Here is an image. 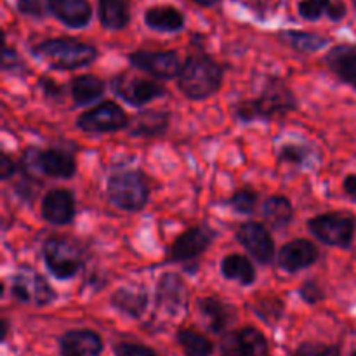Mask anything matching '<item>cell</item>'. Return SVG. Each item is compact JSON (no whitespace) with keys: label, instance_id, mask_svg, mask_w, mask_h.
Masks as SVG:
<instances>
[{"label":"cell","instance_id":"cell-37","mask_svg":"<svg viewBox=\"0 0 356 356\" xmlns=\"http://www.w3.org/2000/svg\"><path fill=\"white\" fill-rule=\"evenodd\" d=\"M299 296H301L302 301L308 302V305H318L320 301L325 299V292L320 287L318 282L315 280H306L305 284L299 287Z\"/></svg>","mask_w":356,"mask_h":356},{"label":"cell","instance_id":"cell-39","mask_svg":"<svg viewBox=\"0 0 356 356\" xmlns=\"http://www.w3.org/2000/svg\"><path fill=\"white\" fill-rule=\"evenodd\" d=\"M17 169H19V165H17L7 153H2V155H0V179L9 181L10 177H14V174L17 172Z\"/></svg>","mask_w":356,"mask_h":356},{"label":"cell","instance_id":"cell-23","mask_svg":"<svg viewBox=\"0 0 356 356\" xmlns=\"http://www.w3.org/2000/svg\"><path fill=\"white\" fill-rule=\"evenodd\" d=\"M110 305L111 308H115L122 315L129 316L132 320H138L148 309L149 298L145 289L120 287L111 294Z\"/></svg>","mask_w":356,"mask_h":356},{"label":"cell","instance_id":"cell-3","mask_svg":"<svg viewBox=\"0 0 356 356\" xmlns=\"http://www.w3.org/2000/svg\"><path fill=\"white\" fill-rule=\"evenodd\" d=\"M31 54L47 63L54 70H80L92 65L97 59V49L94 45L80 42L76 38L61 37L47 38L31 47Z\"/></svg>","mask_w":356,"mask_h":356},{"label":"cell","instance_id":"cell-18","mask_svg":"<svg viewBox=\"0 0 356 356\" xmlns=\"http://www.w3.org/2000/svg\"><path fill=\"white\" fill-rule=\"evenodd\" d=\"M103 348L99 334L89 329L68 330L59 337L61 356H101Z\"/></svg>","mask_w":356,"mask_h":356},{"label":"cell","instance_id":"cell-26","mask_svg":"<svg viewBox=\"0 0 356 356\" xmlns=\"http://www.w3.org/2000/svg\"><path fill=\"white\" fill-rule=\"evenodd\" d=\"M97 17L101 26L106 30H124L131 23V3L129 0H99Z\"/></svg>","mask_w":356,"mask_h":356},{"label":"cell","instance_id":"cell-7","mask_svg":"<svg viewBox=\"0 0 356 356\" xmlns=\"http://www.w3.org/2000/svg\"><path fill=\"white\" fill-rule=\"evenodd\" d=\"M308 229L325 245L348 249L355 238L356 221L353 216L346 212H325L313 216L308 221Z\"/></svg>","mask_w":356,"mask_h":356},{"label":"cell","instance_id":"cell-1","mask_svg":"<svg viewBox=\"0 0 356 356\" xmlns=\"http://www.w3.org/2000/svg\"><path fill=\"white\" fill-rule=\"evenodd\" d=\"M235 118L242 124L252 122H271L284 118L298 108V99L287 83L278 76H270L257 97L238 101L235 104Z\"/></svg>","mask_w":356,"mask_h":356},{"label":"cell","instance_id":"cell-41","mask_svg":"<svg viewBox=\"0 0 356 356\" xmlns=\"http://www.w3.org/2000/svg\"><path fill=\"white\" fill-rule=\"evenodd\" d=\"M348 9H346V3L343 2V0H330L329 3V9H327V14L325 16L329 17L330 21H341L344 19V16H346Z\"/></svg>","mask_w":356,"mask_h":356},{"label":"cell","instance_id":"cell-30","mask_svg":"<svg viewBox=\"0 0 356 356\" xmlns=\"http://www.w3.org/2000/svg\"><path fill=\"white\" fill-rule=\"evenodd\" d=\"M176 339L186 356H212L214 353V343L195 329L177 330Z\"/></svg>","mask_w":356,"mask_h":356},{"label":"cell","instance_id":"cell-8","mask_svg":"<svg viewBox=\"0 0 356 356\" xmlns=\"http://www.w3.org/2000/svg\"><path fill=\"white\" fill-rule=\"evenodd\" d=\"M131 118L115 101H103L76 117V127L86 134H111L125 131Z\"/></svg>","mask_w":356,"mask_h":356},{"label":"cell","instance_id":"cell-28","mask_svg":"<svg viewBox=\"0 0 356 356\" xmlns=\"http://www.w3.org/2000/svg\"><path fill=\"white\" fill-rule=\"evenodd\" d=\"M263 218L273 229H285L294 219L292 202L284 195H271L263 204Z\"/></svg>","mask_w":356,"mask_h":356},{"label":"cell","instance_id":"cell-27","mask_svg":"<svg viewBox=\"0 0 356 356\" xmlns=\"http://www.w3.org/2000/svg\"><path fill=\"white\" fill-rule=\"evenodd\" d=\"M106 83L96 75H79L70 83V94L76 106H87V104L96 103L97 99L104 96Z\"/></svg>","mask_w":356,"mask_h":356},{"label":"cell","instance_id":"cell-36","mask_svg":"<svg viewBox=\"0 0 356 356\" xmlns=\"http://www.w3.org/2000/svg\"><path fill=\"white\" fill-rule=\"evenodd\" d=\"M115 356H160L153 348L138 343H117L113 348Z\"/></svg>","mask_w":356,"mask_h":356},{"label":"cell","instance_id":"cell-20","mask_svg":"<svg viewBox=\"0 0 356 356\" xmlns=\"http://www.w3.org/2000/svg\"><path fill=\"white\" fill-rule=\"evenodd\" d=\"M170 124V115L163 110H141L131 118L127 131L132 138H162Z\"/></svg>","mask_w":356,"mask_h":356},{"label":"cell","instance_id":"cell-33","mask_svg":"<svg viewBox=\"0 0 356 356\" xmlns=\"http://www.w3.org/2000/svg\"><path fill=\"white\" fill-rule=\"evenodd\" d=\"M284 309H285V305L282 299L266 298V299H261V301L257 302L254 312H256V315L259 316L261 320H264L266 323L273 325L275 322H278V320L282 318Z\"/></svg>","mask_w":356,"mask_h":356},{"label":"cell","instance_id":"cell-9","mask_svg":"<svg viewBox=\"0 0 356 356\" xmlns=\"http://www.w3.org/2000/svg\"><path fill=\"white\" fill-rule=\"evenodd\" d=\"M10 294H13L14 301L21 302V305H33L38 308L52 305L58 299V294L51 287V284L33 268L26 266L19 268L13 275Z\"/></svg>","mask_w":356,"mask_h":356},{"label":"cell","instance_id":"cell-24","mask_svg":"<svg viewBox=\"0 0 356 356\" xmlns=\"http://www.w3.org/2000/svg\"><path fill=\"white\" fill-rule=\"evenodd\" d=\"M145 23L149 30L159 33H177L184 28V14L172 6L149 7L145 13Z\"/></svg>","mask_w":356,"mask_h":356},{"label":"cell","instance_id":"cell-29","mask_svg":"<svg viewBox=\"0 0 356 356\" xmlns=\"http://www.w3.org/2000/svg\"><path fill=\"white\" fill-rule=\"evenodd\" d=\"M280 40L284 42V44H287L291 49H294V51L306 52V54L318 52L320 49L327 47V44H329V38L327 37L298 30L284 31V33H280Z\"/></svg>","mask_w":356,"mask_h":356},{"label":"cell","instance_id":"cell-46","mask_svg":"<svg viewBox=\"0 0 356 356\" xmlns=\"http://www.w3.org/2000/svg\"><path fill=\"white\" fill-rule=\"evenodd\" d=\"M351 356H356V348L353 350V353H351Z\"/></svg>","mask_w":356,"mask_h":356},{"label":"cell","instance_id":"cell-44","mask_svg":"<svg viewBox=\"0 0 356 356\" xmlns=\"http://www.w3.org/2000/svg\"><path fill=\"white\" fill-rule=\"evenodd\" d=\"M191 2L198 3V6H202V7H212V6H216L219 0H191Z\"/></svg>","mask_w":356,"mask_h":356},{"label":"cell","instance_id":"cell-19","mask_svg":"<svg viewBox=\"0 0 356 356\" xmlns=\"http://www.w3.org/2000/svg\"><path fill=\"white\" fill-rule=\"evenodd\" d=\"M47 10L65 26L86 28L92 19V7L87 0H47Z\"/></svg>","mask_w":356,"mask_h":356},{"label":"cell","instance_id":"cell-47","mask_svg":"<svg viewBox=\"0 0 356 356\" xmlns=\"http://www.w3.org/2000/svg\"><path fill=\"white\" fill-rule=\"evenodd\" d=\"M353 2H355V3H356V0H353Z\"/></svg>","mask_w":356,"mask_h":356},{"label":"cell","instance_id":"cell-35","mask_svg":"<svg viewBox=\"0 0 356 356\" xmlns=\"http://www.w3.org/2000/svg\"><path fill=\"white\" fill-rule=\"evenodd\" d=\"M291 356H339V348L322 343H302Z\"/></svg>","mask_w":356,"mask_h":356},{"label":"cell","instance_id":"cell-11","mask_svg":"<svg viewBox=\"0 0 356 356\" xmlns=\"http://www.w3.org/2000/svg\"><path fill=\"white\" fill-rule=\"evenodd\" d=\"M218 232L212 229L211 226L198 225L193 228L186 229L184 233H181L176 240L172 242L169 249V263H177V264H186L193 263L204 252H207L209 247L214 243Z\"/></svg>","mask_w":356,"mask_h":356},{"label":"cell","instance_id":"cell-4","mask_svg":"<svg viewBox=\"0 0 356 356\" xmlns=\"http://www.w3.org/2000/svg\"><path fill=\"white\" fill-rule=\"evenodd\" d=\"M19 170L26 181H35L37 176L72 179L76 172V160L70 149L28 148L19 160Z\"/></svg>","mask_w":356,"mask_h":356},{"label":"cell","instance_id":"cell-15","mask_svg":"<svg viewBox=\"0 0 356 356\" xmlns=\"http://www.w3.org/2000/svg\"><path fill=\"white\" fill-rule=\"evenodd\" d=\"M155 305L160 312L179 316L188 308V291L184 280L177 273H163L156 284Z\"/></svg>","mask_w":356,"mask_h":356},{"label":"cell","instance_id":"cell-22","mask_svg":"<svg viewBox=\"0 0 356 356\" xmlns=\"http://www.w3.org/2000/svg\"><path fill=\"white\" fill-rule=\"evenodd\" d=\"M198 312L204 316L211 332L214 334H225L226 329L233 323V320L236 318L235 308L218 298L198 299Z\"/></svg>","mask_w":356,"mask_h":356},{"label":"cell","instance_id":"cell-32","mask_svg":"<svg viewBox=\"0 0 356 356\" xmlns=\"http://www.w3.org/2000/svg\"><path fill=\"white\" fill-rule=\"evenodd\" d=\"M257 200H259V195L252 190V188H240L236 190L232 197L228 198L226 204L232 207V211H235L236 214L242 216H250L256 211Z\"/></svg>","mask_w":356,"mask_h":356},{"label":"cell","instance_id":"cell-10","mask_svg":"<svg viewBox=\"0 0 356 356\" xmlns=\"http://www.w3.org/2000/svg\"><path fill=\"white\" fill-rule=\"evenodd\" d=\"M110 89L118 99L134 108H145L152 101L165 96V87L156 80L131 76L127 73L115 75L110 82Z\"/></svg>","mask_w":356,"mask_h":356},{"label":"cell","instance_id":"cell-12","mask_svg":"<svg viewBox=\"0 0 356 356\" xmlns=\"http://www.w3.org/2000/svg\"><path fill=\"white\" fill-rule=\"evenodd\" d=\"M236 242L250 254L256 263L271 264L275 256V240L264 225L257 221L242 222L236 229Z\"/></svg>","mask_w":356,"mask_h":356},{"label":"cell","instance_id":"cell-6","mask_svg":"<svg viewBox=\"0 0 356 356\" xmlns=\"http://www.w3.org/2000/svg\"><path fill=\"white\" fill-rule=\"evenodd\" d=\"M42 257L49 273L63 282L75 278L86 263L82 249L65 236H49L42 245Z\"/></svg>","mask_w":356,"mask_h":356},{"label":"cell","instance_id":"cell-21","mask_svg":"<svg viewBox=\"0 0 356 356\" xmlns=\"http://www.w3.org/2000/svg\"><path fill=\"white\" fill-rule=\"evenodd\" d=\"M325 63L330 72L348 86L356 89V45H334L325 56Z\"/></svg>","mask_w":356,"mask_h":356},{"label":"cell","instance_id":"cell-31","mask_svg":"<svg viewBox=\"0 0 356 356\" xmlns=\"http://www.w3.org/2000/svg\"><path fill=\"white\" fill-rule=\"evenodd\" d=\"M278 163H291L296 167H306L312 162V149L299 143H287L278 148Z\"/></svg>","mask_w":356,"mask_h":356},{"label":"cell","instance_id":"cell-38","mask_svg":"<svg viewBox=\"0 0 356 356\" xmlns=\"http://www.w3.org/2000/svg\"><path fill=\"white\" fill-rule=\"evenodd\" d=\"M16 7L23 16L40 19L45 16V6L42 0H16Z\"/></svg>","mask_w":356,"mask_h":356},{"label":"cell","instance_id":"cell-43","mask_svg":"<svg viewBox=\"0 0 356 356\" xmlns=\"http://www.w3.org/2000/svg\"><path fill=\"white\" fill-rule=\"evenodd\" d=\"M343 190L348 197L355 198L356 200V172L353 174H348L343 181Z\"/></svg>","mask_w":356,"mask_h":356},{"label":"cell","instance_id":"cell-14","mask_svg":"<svg viewBox=\"0 0 356 356\" xmlns=\"http://www.w3.org/2000/svg\"><path fill=\"white\" fill-rule=\"evenodd\" d=\"M270 344L256 327H242L222 336L219 344L221 356H268Z\"/></svg>","mask_w":356,"mask_h":356},{"label":"cell","instance_id":"cell-42","mask_svg":"<svg viewBox=\"0 0 356 356\" xmlns=\"http://www.w3.org/2000/svg\"><path fill=\"white\" fill-rule=\"evenodd\" d=\"M40 87L42 92L49 97H56V99H61L63 97V87L59 83H56L51 79H40Z\"/></svg>","mask_w":356,"mask_h":356},{"label":"cell","instance_id":"cell-45","mask_svg":"<svg viewBox=\"0 0 356 356\" xmlns=\"http://www.w3.org/2000/svg\"><path fill=\"white\" fill-rule=\"evenodd\" d=\"M7 332H9V322H7V318H3L2 320V339H6Z\"/></svg>","mask_w":356,"mask_h":356},{"label":"cell","instance_id":"cell-25","mask_svg":"<svg viewBox=\"0 0 356 356\" xmlns=\"http://www.w3.org/2000/svg\"><path fill=\"white\" fill-rule=\"evenodd\" d=\"M221 275L226 280L236 282L242 287H250L257 280L256 266L250 257L242 256V254H228L226 257H222Z\"/></svg>","mask_w":356,"mask_h":356},{"label":"cell","instance_id":"cell-16","mask_svg":"<svg viewBox=\"0 0 356 356\" xmlns=\"http://www.w3.org/2000/svg\"><path fill=\"white\" fill-rule=\"evenodd\" d=\"M76 214V200L72 190L52 188L42 197L40 216L45 222L54 226H66L73 222Z\"/></svg>","mask_w":356,"mask_h":356},{"label":"cell","instance_id":"cell-13","mask_svg":"<svg viewBox=\"0 0 356 356\" xmlns=\"http://www.w3.org/2000/svg\"><path fill=\"white\" fill-rule=\"evenodd\" d=\"M134 68L156 80H170L179 75L181 59L176 51H134L127 56Z\"/></svg>","mask_w":356,"mask_h":356},{"label":"cell","instance_id":"cell-17","mask_svg":"<svg viewBox=\"0 0 356 356\" xmlns=\"http://www.w3.org/2000/svg\"><path fill=\"white\" fill-rule=\"evenodd\" d=\"M318 247L306 238H296L284 243L277 254V263L287 273H299L308 270L318 261Z\"/></svg>","mask_w":356,"mask_h":356},{"label":"cell","instance_id":"cell-34","mask_svg":"<svg viewBox=\"0 0 356 356\" xmlns=\"http://www.w3.org/2000/svg\"><path fill=\"white\" fill-rule=\"evenodd\" d=\"M330 0H301L298 3V13L306 21H318L327 14Z\"/></svg>","mask_w":356,"mask_h":356},{"label":"cell","instance_id":"cell-2","mask_svg":"<svg viewBox=\"0 0 356 356\" xmlns=\"http://www.w3.org/2000/svg\"><path fill=\"white\" fill-rule=\"evenodd\" d=\"M225 70L207 54H191L181 66L177 89L191 101H204L214 96L222 86Z\"/></svg>","mask_w":356,"mask_h":356},{"label":"cell","instance_id":"cell-5","mask_svg":"<svg viewBox=\"0 0 356 356\" xmlns=\"http://www.w3.org/2000/svg\"><path fill=\"white\" fill-rule=\"evenodd\" d=\"M108 200L125 212H139L148 205L152 188L141 170H120L108 177Z\"/></svg>","mask_w":356,"mask_h":356},{"label":"cell","instance_id":"cell-40","mask_svg":"<svg viewBox=\"0 0 356 356\" xmlns=\"http://www.w3.org/2000/svg\"><path fill=\"white\" fill-rule=\"evenodd\" d=\"M17 66H21L19 58H17V52L7 47V45H3V49H2V70H3V72H14Z\"/></svg>","mask_w":356,"mask_h":356}]
</instances>
